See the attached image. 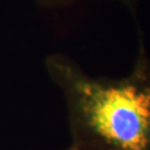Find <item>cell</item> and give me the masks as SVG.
Segmentation results:
<instances>
[{"label": "cell", "instance_id": "obj_1", "mask_svg": "<svg viewBox=\"0 0 150 150\" xmlns=\"http://www.w3.org/2000/svg\"><path fill=\"white\" fill-rule=\"evenodd\" d=\"M45 70L62 97L70 145L90 150H150V58L138 29L136 57L121 77L93 76L64 52Z\"/></svg>", "mask_w": 150, "mask_h": 150}, {"label": "cell", "instance_id": "obj_2", "mask_svg": "<svg viewBox=\"0 0 150 150\" xmlns=\"http://www.w3.org/2000/svg\"><path fill=\"white\" fill-rule=\"evenodd\" d=\"M79 1H81V0H35V2L38 6L46 8V9L62 8V7L74 5L76 2H79ZM115 1H117L122 7H125L134 17H137L140 0H115Z\"/></svg>", "mask_w": 150, "mask_h": 150}, {"label": "cell", "instance_id": "obj_3", "mask_svg": "<svg viewBox=\"0 0 150 150\" xmlns=\"http://www.w3.org/2000/svg\"><path fill=\"white\" fill-rule=\"evenodd\" d=\"M62 150H90V149H86V148H81V147H77V146H72V145H70L68 147H66L64 149Z\"/></svg>", "mask_w": 150, "mask_h": 150}]
</instances>
